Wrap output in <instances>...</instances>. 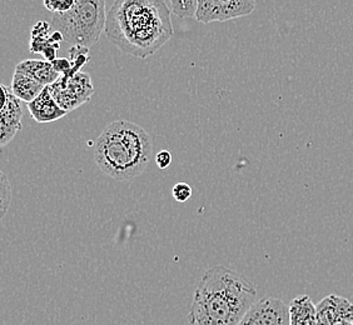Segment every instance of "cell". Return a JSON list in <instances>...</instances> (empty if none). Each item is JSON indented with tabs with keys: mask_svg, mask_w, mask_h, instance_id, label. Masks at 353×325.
<instances>
[{
	"mask_svg": "<svg viewBox=\"0 0 353 325\" xmlns=\"http://www.w3.org/2000/svg\"><path fill=\"white\" fill-rule=\"evenodd\" d=\"M104 32L118 49L145 59L173 36L170 8L164 0H116Z\"/></svg>",
	"mask_w": 353,
	"mask_h": 325,
	"instance_id": "cell-1",
	"label": "cell"
},
{
	"mask_svg": "<svg viewBox=\"0 0 353 325\" xmlns=\"http://www.w3.org/2000/svg\"><path fill=\"white\" fill-rule=\"evenodd\" d=\"M254 285L223 265L205 271L194 291L190 325H238L256 302Z\"/></svg>",
	"mask_w": 353,
	"mask_h": 325,
	"instance_id": "cell-2",
	"label": "cell"
},
{
	"mask_svg": "<svg viewBox=\"0 0 353 325\" xmlns=\"http://www.w3.org/2000/svg\"><path fill=\"white\" fill-rule=\"evenodd\" d=\"M153 143L139 125L127 120L109 123L94 144V159L103 173L118 182L141 176L150 162Z\"/></svg>",
	"mask_w": 353,
	"mask_h": 325,
	"instance_id": "cell-3",
	"label": "cell"
},
{
	"mask_svg": "<svg viewBox=\"0 0 353 325\" xmlns=\"http://www.w3.org/2000/svg\"><path fill=\"white\" fill-rule=\"evenodd\" d=\"M105 0H75L69 12L54 14L52 28L69 45L89 48L99 41L107 25Z\"/></svg>",
	"mask_w": 353,
	"mask_h": 325,
	"instance_id": "cell-4",
	"label": "cell"
},
{
	"mask_svg": "<svg viewBox=\"0 0 353 325\" xmlns=\"http://www.w3.org/2000/svg\"><path fill=\"white\" fill-rule=\"evenodd\" d=\"M48 88L55 102L68 113L79 108L84 103H88L94 94L92 78L87 73H78L73 76L61 75L59 79Z\"/></svg>",
	"mask_w": 353,
	"mask_h": 325,
	"instance_id": "cell-5",
	"label": "cell"
},
{
	"mask_svg": "<svg viewBox=\"0 0 353 325\" xmlns=\"http://www.w3.org/2000/svg\"><path fill=\"white\" fill-rule=\"evenodd\" d=\"M256 9V0H198L196 19L210 24L247 17Z\"/></svg>",
	"mask_w": 353,
	"mask_h": 325,
	"instance_id": "cell-6",
	"label": "cell"
},
{
	"mask_svg": "<svg viewBox=\"0 0 353 325\" xmlns=\"http://www.w3.org/2000/svg\"><path fill=\"white\" fill-rule=\"evenodd\" d=\"M238 325H290V311L283 300L265 297L252 305Z\"/></svg>",
	"mask_w": 353,
	"mask_h": 325,
	"instance_id": "cell-7",
	"label": "cell"
},
{
	"mask_svg": "<svg viewBox=\"0 0 353 325\" xmlns=\"http://www.w3.org/2000/svg\"><path fill=\"white\" fill-rule=\"evenodd\" d=\"M3 90V105L0 112V144L6 147L12 142L17 133L21 130L23 108L21 101L14 95L12 88L1 85Z\"/></svg>",
	"mask_w": 353,
	"mask_h": 325,
	"instance_id": "cell-8",
	"label": "cell"
},
{
	"mask_svg": "<svg viewBox=\"0 0 353 325\" xmlns=\"http://www.w3.org/2000/svg\"><path fill=\"white\" fill-rule=\"evenodd\" d=\"M317 309V324L333 325L339 322H353V303L337 294H330L322 299Z\"/></svg>",
	"mask_w": 353,
	"mask_h": 325,
	"instance_id": "cell-9",
	"label": "cell"
},
{
	"mask_svg": "<svg viewBox=\"0 0 353 325\" xmlns=\"http://www.w3.org/2000/svg\"><path fill=\"white\" fill-rule=\"evenodd\" d=\"M52 29V24L47 21H38L32 30V39L29 41V49L33 53L44 55L48 61L57 59L61 41H64L63 35L57 30L50 35Z\"/></svg>",
	"mask_w": 353,
	"mask_h": 325,
	"instance_id": "cell-10",
	"label": "cell"
},
{
	"mask_svg": "<svg viewBox=\"0 0 353 325\" xmlns=\"http://www.w3.org/2000/svg\"><path fill=\"white\" fill-rule=\"evenodd\" d=\"M28 110L35 122L41 124L53 123L59 120L61 118L68 114L64 109L59 107V104L55 102L54 98L50 94L49 88L46 87L38 98H35L33 102L28 103Z\"/></svg>",
	"mask_w": 353,
	"mask_h": 325,
	"instance_id": "cell-11",
	"label": "cell"
},
{
	"mask_svg": "<svg viewBox=\"0 0 353 325\" xmlns=\"http://www.w3.org/2000/svg\"><path fill=\"white\" fill-rule=\"evenodd\" d=\"M18 70H21L24 73L30 75L34 78L35 81L41 83L43 87H49L53 83L59 79L61 74L55 70L52 61H38V59H29L19 63L17 65Z\"/></svg>",
	"mask_w": 353,
	"mask_h": 325,
	"instance_id": "cell-12",
	"label": "cell"
},
{
	"mask_svg": "<svg viewBox=\"0 0 353 325\" xmlns=\"http://www.w3.org/2000/svg\"><path fill=\"white\" fill-rule=\"evenodd\" d=\"M290 325L317 324V309L308 295H299L288 306Z\"/></svg>",
	"mask_w": 353,
	"mask_h": 325,
	"instance_id": "cell-13",
	"label": "cell"
},
{
	"mask_svg": "<svg viewBox=\"0 0 353 325\" xmlns=\"http://www.w3.org/2000/svg\"><path fill=\"white\" fill-rule=\"evenodd\" d=\"M10 88L17 98L28 104L38 98V95L41 94L46 87H43L41 83H38L27 73L15 69Z\"/></svg>",
	"mask_w": 353,
	"mask_h": 325,
	"instance_id": "cell-14",
	"label": "cell"
},
{
	"mask_svg": "<svg viewBox=\"0 0 353 325\" xmlns=\"http://www.w3.org/2000/svg\"><path fill=\"white\" fill-rule=\"evenodd\" d=\"M172 13L179 18H196L198 0H170Z\"/></svg>",
	"mask_w": 353,
	"mask_h": 325,
	"instance_id": "cell-15",
	"label": "cell"
},
{
	"mask_svg": "<svg viewBox=\"0 0 353 325\" xmlns=\"http://www.w3.org/2000/svg\"><path fill=\"white\" fill-rule=\"evenodd\" d=\"M69 61L72 63L73 73H81V69L85 67L89 61V49L81 45H74L69 49Z\"/></svg>",
	"mask_w": 353,
	"mask_h": 325,
	"instance_id": "cell-16",
	"label": "cell"
},
{
	"mask_svg": "<svg viewBox=\"0 0 353 325\" xmlns=\"http://www.w3.org/2000/svg\"><path fill=\"white\" fill-rule=\"evenodd\" d=\"M0 214L1 218L6 217L8 209L10 207V200H12V187L8 176L1 173L0 174Z\"/></svg>",
	"mask_w": 353,
	"mask_h": 325,
	"instance_id": "cell-17",
	"label": "cell"
},
{
	"mask_svg": "<svg viewBox=\"0 0 353 325\" xmlns=\"http://www.w3.org/2000/svg\"><path fill=\"white\" fill-rule=\"evenodd\" d=\"M44 7L53 14H63L74 7L75 0H43Z\"/></svg>",
	"mask_w": 353,
	"mask_h": 325,
	"instance_id": "cell-18",
	"label": "cell"
},
{
	"mask_svg": "<svg viewBox=\"0 0 353 325\" xmlns=\"http://www.w3.org/2000/svg\"><path fill=\"white\" fill-rule=\"evenodd\" d=\"M193 190L187 183H178L172 189V196L178 203H185L192 197Z\"/></svg>",
	"mask_w": 353,
	"mask_h": 325,
	"instance_id": "cell-19",
	"label": "cell"
},
{
	"mask_svg": "<svg viewBox=\"0 0 353 325\" xmlns=\"http://www.w3.org/2000/svg\"><path fill=\"white\" fill-rule=\"evenodd\" d=\"M52 64H53L55 70L61 75H64V76L75 75L73 73V68H72V63L67 58H57L55 61H52Z\"/></svg>",
	"mask_w": 353,
	"mask_h": 325,
	"instance_id": "cell-20",
	"label": "cell"
},
{
	"mask_svg": "<svg viewBox=\"0 0 353 325\" xmlns=\"http://www.w3.org/2000/svg\"><path fill=\"white\" fill-rule=\"evenodd\" d=\"M172 154L168 150H162L156 156V162L159 169H167L172 164Z\"/></svg>",
	"mask_w": 353,
	"mask_h": 325,
	"instance_id": "cell-21",
	"label": "cell"
},
{
	"mask_svg": "<svg viewBox=\"0 0 353 325\" xmlns=\"http://www.w3.org/2000/svg\"><path fill=\"white\" fill-rule=\"evenodd\" d=\"M333 325H353V322H347V320H345V322H339V323H334Z\"/></svg>",
	"mask_w": 353,
	"mask_h": 325,
	"instance_id": "cell-22",
	"label": "cell"
}]
</instances>
